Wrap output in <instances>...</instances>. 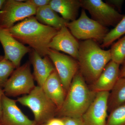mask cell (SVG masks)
<instances>
[{
	"instance_id": "obj_1",
	"label": "cell",
	"mask_w": 125,
	"mask_h": 125,
	"mask_svg": "<svg viewBox=\"0 0 125 125\" xmlns=\"http://www.w3.org/2000/svg\"><path fill=\"white\" fill-rule=\"evenodd\" d=\"M7 30L19 42L28 45L42 57L47 56L49 43L58 31L41 23L34 16L26 18Z\"/></svg>"
},
{
	"instance_id": "obj_2",
	"label": "cell",
	"mask_w": 125,
	"mask_h": 125,
	"mask_svg": "<svg viewBox=\"0 0 125 125\" xmlns=\"http://www.w3.org/2000/svg\"><path fill=\"white\" fill-rule=\"evenodd\" d=\"M77 60L79 71L85 81L93 84L111 60L110 49H102L94 40L81 41Z\"/></svg>"
},
{
	"instance_id": "obj_3",
	"label": "cell",
	"mask_w": 125,
	"mask_h": 125,
	"mask_svg": "<svg viewBox=\"0 0 125 125\" xmlns=\"http://www.w3.org/2000/svg\"><path fill=\"white\" fill-rule=\"evenodd\" d=\"M79 71L74 76L65 98L57 115L62 117H82L97 93L88 87Z\"/></svg>"
},
{
	"instance_id": "obj_4",
	"label": "cell",
	"mask_w": 125,
	"mask_h": 125,
	"mask_svg": "<svg viewBox=\"0 0 125 125\" xmlns=\"http://www.w3.org/2000/svg\"><path fill=\"white\" fill-rule=\"evenodd\" d=\"M16 101L31 109L36 125L46 123L57 115V107L45 94L42 87L38 85L28 94L18 98Z\"/></svg>"
},
{
	"instance_id": "obj_5",
	"label": "cell",
	"mask_w": 125,
	"mask_h": 125,
	"mask_svg": "<svg viewBox=\"0 0 125 125\" xmlns=\"http://www.w3.org/2000/svg\"><path fill=\"white\" fill-rule=\"evenodd\" d=\"M66 26L73 36L79 40H93L102 42L109 32L106 27L89 18L83 9L79 18L67 23Z\"/></svg>"
},
{
	"instance_id": "obj_6",
	"label": "cell",
	"mask_w": 125,
	"mask_h": 125,
	"mask_svg": "<svg viewBox=\"0 0 125 125\" xmlns=\"http://www.w3.org/2000/svg\"><path fill=\"white\" fill-rule=\"evenodd\" d=\"M35 87L30 62L28 61L14 70L3 89L6 96L15 97L28 94Z\"/></svg>"
},
{
	"instance_id": "obj_7",
	"label": "cell",
	"mask_w": 125,
	"mask_h": 125,
	"mask_svg": "<svg viewBox=\"0 0 125 125\" xmlns=\"http://www.w3.org/2000/svg\"><path fill=\"white\" fill-rule=\"evenodd\" d=\"M37 10L25 0H6L0 10V26L9 29L16 22L35 15Z\"/></svg>"
},
{
	"instance_id": "obj_8",
	"label": "cell",
	"mask_w": 125,
	"mask_h": 125,
	"mask_svg": "<svg viewBox=\"0 0 125 125\" xmlns=\"http://www.w3.org/2000/svg\"><path fill=\"white\" fill-rule=\"evenodd\" d=\"M80 2L81 7L88 11L93 19L104 27H116L125 15L102 0H80Z\"/></svg>"
},
{
	"instance_id": "obj_9",
	"label": "cell",
	"mask_w": 125,
	"mask_h": 125,
	"mask_svg": "<svg viewBox=\"0 0 125 125\" xmlns=\"http://www.w3.org/2000/svg\"><path fill=\"white\" fill-rule=\"evenodd\" d=\"M47 56L53 63L67 94L74 76L79 70L78 62L71 56L50 48Z\"/></svg>"
},
{
	"instance_id": "obj_10",
	"label": "cell",
	"mask_w": 125,
	"mask_h": 125,
	"mask_svg": "<svg viewBox=\"0 0 125 125\" xmlns=\"http://www.w3.org/2000/svg\"><path fill=\"white\" fill-rule=\"evenodd\" d=\"M109 92L97 93L91 105L82 116L85 125H106Z\"/></svg>"
},
{
	"instance_id": "obj_11",
	"label": "cell",
	"mask_w": 125,
	"mask_h": 125,
	"mask_svg": "<svg viewBox=\"0 0 125 125\" xmlns=\"http://www.w3.org/2000/svg\"><path fill=\"white\" fill-rule=\"evenodd\" d=\"M0 42L4 51V58L12 62L16 69L20 66L25 55L31 52L29 46L19 42L10 33L8 30L0 26Z\"/></svg>"
},
{
	"instance_id": "obj_12",
	"label": "cell",
	"mask_w": 125,
	"mask_h": 125,
	"mask_svg": "<svg viewBox=\"0 0 125 125\" xmlns=\"http://www.w3.org/2000/svg\"><path fill=\"white\" fill-rule=\"evenodd\" d=\"M16 102L5 94L2 96L0 125H36L34 121L30 120L21 111Z\"/></svg>"
},
{
	"instance_id": "obj_13",
	"label": "cell",
	"mask_w": 125,
	"mask_h": 125,
	"mask_svg": "<svg viewBox=\"0 0 125 125\" xmlns=\"http://www.w3.org/2000/svg\"><path fill=\"white\" fill-rule=\"evenodd\" d=\"M49 48L62 51L78 60L79 42L72 34L66 26L58 30L49 43Z\"/></svg>"
},
{
	"instance_id": "obj_14",
	"label": "cell",
	"mask_w": 125,
	"mask_h": 125,
	"mask_svg": "<svg viewBox=\"0 0 125 125\" xmlns=\"http://www.w3.org/2000/svg\"><path fill=\"white\" fill-rule=\"evenodd\" d=\"M120 65L110 61L97 79L92 84L90 89L96 93L111 91L119 78Z\"/></svg>"
},
{
	"instance_id": "obj_15",
	"label": "cell",
	"mask_w": 125,
	"mask_h": 125,
	"mask_svg": "<svg viewBox=\"0 0 125 125\" xmlns=\"http://www.w3.org/2000/svg\"><path fill=\"white\" fill-rule=\"evenodd\" d=\"M30 52V63L33 66L34 78L38 85L42 87L50 74L55 70V68L48 56L42 57L33 49Z\"/></svg>"
},
{
	"instance_id": "obj_16",
	"label": "cell",
	"mask_w": 125,
	"mask_h": 125,
	"mask_svg": "<svg viewBox=\"0 0 125 125\" xmlns=\"http://www.w3.org/2000/svg\"><path fill=\"white\" fill-rule=\"evenodd\" d=\"M42 88L45 94L55 105L58 111L62 106L66 94L56 70L47 79Z\"/></svg>"
},
{
	"instance_id": "obj_17",
	"label": "cell",
	"mask_w": 125,
	"mask_h": 125,
	"mask_svg": "<svg viewBox=\"0 0 125 125\" xmlns=\"http://www.w3.org/2000/svg\"><path fill=\"white\" fill-rule=\"evenodd\" d=\"M49 5L52 10L69 22L76 20L81 7L80 0H51Z\"/></svg>"
},
{
	"instance_id": "obj_18",
	"label": "cell",
	"mask_w": 125,
	"mask_h": 125,
	"mask_svg": "<svg viewBox=\"0 0 125 125\" xmlns=\"http://www.w3.org/2000/svg\"><path fill=\"white\" fill-rule=\"evenodd\" d=\"M35 15L39 22L58 31L69 22L58 16L49 5L38 8Z\"/></svg>"
},
{
	"instance_id": "obj_19",
	"label": "cell",
	"mask_w": 125,
	"mask_h": 125,
	"mask_svg": "<svg viewBox=\"0 0 125 125\" xmlns=\"http://www.w3.org/2000/svg\"><path fill=\"white\" fill-rule=\"evenodd\" d=\"M125 103V77L118 78L116 83L109 93L108 111L112 110Z\"/></svg>"
},
{
	"instance_id": "obj_20",
	"label": "cell",
	"mask_w": 125,
	"mask_h": 125,
	"mask_svg": "<svg viewBox=\"0 0 125 125\" xmlns=\"http://www.w3.org/2000/svg\"><path fill=\"white\" fill-rule=\"evenodd\" d=\"M125 34V15L113 29L109 31L103 40L101 46L108 47L115 40Z\"/></svg>"
},
{
	"instance_id": "obj_21",
	"label": "cell",
	"mask_w": 125,
	"mask_h": 125,
	"mask_svg": "<svg viewBox=\"0 0 125 125\" xmlns=\"http://www.w3.org/2000/svg\"><path fill=\"white\" fill-rule=\"evenodd\" d=\"M111 61L118 64L125 60V35L112 46L110 49Z\"/></svg>"
},
{
	"instance_id": "obj_22",
	"label": "cell",
	"mask_w": 125,
	"mask_h": 125,
	"mask_svg": "<svg viewBox=\"0 0 125 125\" xmlns=\"http://www.w3.org/2000/svg\"><path fill=\"white\" fill-rule=\"evenodd\" d=\"M110 112L106 125H125V103Z\"/></svg>"
},
{
	"instance_id": "obj_23",
	"label": "cell",
	"mask_w": 125,
	"mask_h": 125,
	"mask_svg": "<svg viewBox=\"0 0 125 125\" xmlns=\"http://www.w3.org/2000/svg\"><path fill=\"white\" fill-rule=\"evenodd\" d=\"M15 69L13 63L8 60L4 58L0 61V87H4Z\"/></svg>"
},
{
	"instance_id": "obj_24",
	"label": "cell",
	"mask_w": 125,
	"mask_h": 125,
	"mask_svg": "<svg viewBox=\"0 0 125 125\" xmlns=\"http://www.w3.org/2000/svg\"><path fill=\"white\" fill-rule=\"evenodd\" d=\"M62 119L64 125H85L82 117H62Z\"/></svg>"
},
{
	"instance_id": "obj_25",
	"label": "cell",
	"mask_w": 125,
	"mask_h": 125,
	"mask_svg": "<svg viewBox=\"0 0 125 125\" xmlns=\"http://www.w3.org/2000/svg\"><path fill=\"white\" fill-rule=\"evenodd\" d=\"M51 0H27L26 2L37 9L49 4Z\"/></svg>"
},
{
	"instance_id": "obj_26",
	"label": "cell",
	"mask_w": 125,
	"mask_h": 125,
	"mask_svg": "<svg viewBox=\"0 0 125 125\" xmlns=\"http://www.w3.org/2000/svg\"><path fill=\"white\" fill-rule=\"evenodd\" d=\"M124 1L122 0H107L106 3L114 8H116L119 11L121 10Z\"/></svg>"
},
{
	"instance_id": "obj_27",
	"label": "cell",
	"mask_w": 125,
	"mask_h": 125,
	"mask_svg": "<svg viewBox=\"0 0 125 125\" xmlns=\"http://www.w3.org/2000/svg\"><path fill=\"white\" fill-rule=\"evenodd\" d=\"M43 125H64V122L61 118H52Z\"/></svg>"
},
{
	"instance_id": "obj_28",
	"label": "cell",
	"mask_w": 125,
	"mask_h": 125,
	"mask_svg": "<svg viewBox=\"0 0 125 125\" xmlns=\"http://www.w3.org/2000/svg\"><path fill=\"white\" fill-rule=\"evenodd\" d=\"M3 89L1 87H0V120L1 118L2 115V106H1V101L2 96L4 94Z\"/></svg>"
},
{
	"instance_id": "obj_29",
	"label": "cell",
	"mask_w": 125,
	"mask_h": 125,
	"mask_svg": "<svg viewBox=\"0 0 125 125\" xmlns=\"http://www.w3.org/2000/svg\"><path fill=\"white\" fill-rule=\"evenodd\" d=\"M122 77H125V69H121L120 71L119 78Z\"/></svg>"
},
{
	"instance_id": "obj_30",
	"label": "cell",
	"mask_w": 125,
	"mask_h": 125,
	"mask_svg": "<svg viewBox=\"0 0 125 125\" xmlns=\"http://www.w3.org/2000/svg\"><path fill=\"white\" fill-rule=\"evenodd\" d=\"M5 1V0H0V10L2 8V6L4 5Z\"/></svg>"
},
{
	"instance_id": "obj_31",
	"label": "cell",
	"mask_w": 125,
	"mask_h": 125,
	"mask_svg": "<svg viewBox=\"0 0 125 125\" xmlns=\"http://www.w3.org/2000/svg\"><path fill=\"white\" fill-rule=\"evenodd\" d=\"M122 64V68L121 69H125V61H124V62H123V64Z\"/></svg>"
},
{
	"instance_id": "obj_32",
	"label": "cell",
	"mask_w": 125,
	"mask_h": 125,
	"mask_svg": "<svg viewBox=\"0 0 125 125\" xmlns=\"http://www.w3.org/2000/svg\"><path fill=\"white\" fill-rule=\"evenodd\" d=\"M4 58V56L0 55V61L2 60Z\"/></svg>"
},
{
	"instance_id": "obj_33",
	"label": "cell",
	"mask_w": 125,
	"mask_h": 125,
	"mask_svg": "<svg viewBox=\"0 0 125 125\" xmlns=\"http://www.w3.org/2000/svg\"></svg>"
}]
</instances>
